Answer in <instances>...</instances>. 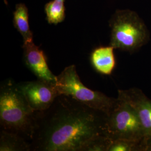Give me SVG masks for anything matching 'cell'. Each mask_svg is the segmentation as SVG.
Wrapping results in <instances>:
<instances>
[{"instance_id": "7", "label": "cell", "mask_w": 151, "mask_h": 151, "mask_svg": "<svg viewBox=\"0 0 151 151\" xmlns=\"http://www.w3.org/2000/svg\"><path fill=\"white\" fill-rule=\"evenodd\" d=\"M118 97L127 101L134 109L143 128L146 141L151 138V100L139 89L119 90Z\"/></svg>"}, {"instance_id": "9", "label": "cell", "mask_w": 151, "mask_h": 151, "mask_svg": "<svg viewBox=\"0 0 151 151\" xmlns=\"http://www.w3.org/2000/svg\"><path fill=\"white\" fill-rule=\"evenodd\" d=\"M111 46H100L94 49L90 55V62L95 70L104 75H110L113 71L116 60Z\"/></svg>"}, {"instance_id": "6", "label": "cell", "mask_w": 151, "mask_h": 151, "mask_svg": "<svg viewBox=\"0 0 151 151\" xmlns=\"http://www.w3.org/2000/svg\"><path fill=\"white\" fill-rule=\"evenodd\" d=\"M17 85L35 112L47 109L60 95L55 83L40 79L23 82Z\"/></svg>"}, {"instance_id": "4", "label": "cell", "mask_w": 151, "mask_h": 151, "mask_svg": "<svg viewBox=\"0 0 151 151\" xmlns=\"http://www.w3.org/2000/svg\"><path fill=\"white\" fill-rule=\"evenodd\" d=\"M55 85L60 95L72 97L90 108L102 111L107 116L116 103L117 98L109 97L101 92L92 90L85 86L77 74L75 65L65 67L57 76Z\"/></svg>"}, {"instance_id": "12", "label": "cell", "mask_w": 151, "mask_h": 151, "mask_svg": "<svg viewBox=\"0 0 151 151\" xmlns=\"http://www.w3.org/2000/svg\"><path fill=\"white\" fill-rule=\"evenodd\" d=\"M65 0H52L44 7L46 19L49 24L57 25L65 17Z\"/></svg>"}, {"instance_id": "8", "label": "cell", "mask_w": 151, "mask_h": 151, "mask_svg": "<svg viewBox=\"0 0 151 151\" xmlns=\"http://www.w3.org/2000/svg\"><path fill=\"white\" fill-rule=\"evenodd\" d=\"M22 48L25 64L38 79L55 83L56 76L49 68L47 58L43 50L36 45L33 40L24 43Z\"/></svg>"}, {"instance_id": "1", "label": "cell", "mask_w": 151, "mask_h": 151, "mask_svg": "<svg viewBox=\"0 0 151 151\" xmlns=\"http://www.w3.org/2000/svg\"><path fill=\"white\" fill-rule=\"evenodd\" d=\"M106 119L102 111L59 95L47 109L35 112L31 151H80L92 137L105 134Z\"/></svg>"}, {"instance_id": "15", "label": "cell", "mask_w": 151, "mask_h": 151, "mask_svg": "<svg viewBox=\"0 0 151 151\" xmlns=\"http://www.w3.org/2000/svg\"><path fill=\"white\" fill-rule=\"evenodd\" d=\"M146 151H151V138L146 141Z\"/></svg>"}, {"instance_id": "3", "label": "cell", "mask_w": 151, "mask_h": 151, "mask_svg": "<svg viewBox=\"0 0 151 151\" xmlns=\"http://www.w3.org/2000/svg\"><path fill=\"white\" fill-rule=\"evenodd\" d=\"M110 45L114 49L132 53L147 43L150 33L139 15L130 10H118L111 17Z\"/></svg>"}, {"instance_id": "2", "label": "cell", "mask_w": 151, "mask_h": 151, "mask_svg": "<svg viewBox=\"0 0 151 151\" xmlns=\"http://www.w3.org/2000/svg\"><path fill=\"white\" fill-rule=\"evenodd\" d=\"M1 130L20 135L30 143L35 125V111L11 80L0 88Z\"/></svg>"}, {"instance_id": "13", "label": "cell", "mask_w": 151, "mask_h": 151, "mask_svg": "<svg viewBox=\"0 0 151 151\" xmlns=\"http://www.w3.org/2000/svg\"><path fill=\"white\" fill-rule=\"evenodd\" d=\"M111 142L105 134H99L87 140L80 151H108Z\"/></svg>"}, {"instance_id": "11", "label": "cell", "mask_w": 151, "mask_h": 151, "mask_svg": "<svg viewBox=\"0 0 151 151\" xmlns=\"http://www.w3.org/2000/svg\"><path fill=\"white\" fill-rule=\"evenodd\" d=\"M0 151H31L30 143L20 135L1 130Z\"/></svg>"}, {"instance_id": "5", "label": "cell", "mask_w": 151, "mask_h": 151, "mask_svg": "<svg viewBox=\"0 0 151 151\" xmlns=\"http://www.w3.org/2000/svg\"><path fill=\"white\" fill-rule=\"evenodd\" d=\"M105 134L111 140L126 139L146 144V135L135 110L127 101L119 97L107 116Z\"/></svg>"}, {"instance_id": "14", "label": "cell", "mask_w": 151, "mask_h": 151, "mask_svg": "<svg viewBox=\"0 0 151 151\" xmlns=\"http://www.w3.org/2000/svg\"><path fill=\"white\" fill-rule=\"evenodd\" d=\"M146 151L145 142L126 139L112 140L108 151Z\"/></svg>"}, {"instance_id": "10", "label": "cell", "mask_w": 151, "mask_h": 151, "mask_svg": "<svg viewBox=\"0 0 151 151\" xmlns=\"http://www.w3.org/2000/svg\"><path fill=\"white\" fill-rule=\"evenodd\" d=\"M13 15L14 26L22 35L24 43L32 41L33 34L30 29L28 9L25 4H17Z\"/></svg>"}]
</instances>
